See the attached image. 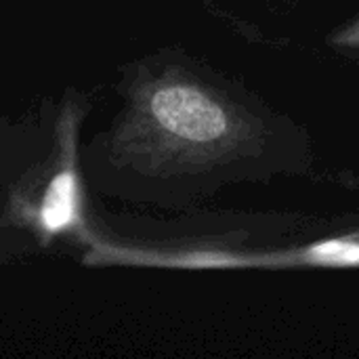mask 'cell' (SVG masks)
I'll return each instance as SVG.
<instances>
[{"label": "cell", "instance_id": "6da1fadb", "mask_svg": "<svg viewBox=\"0 0 359 359\" xmlns=\"http://www.w3.org/2000/svg\"><path fill=\"white\" fill-rule=\"evenodd\" d=\"M139 109H143V116L154 130L175 139L210 143L227 133V114L208 95L194 86H156Z\"/></svg>", "mask_w": 359, "mask_h": 359}, {"label": "cell", "instance_id": "7a4b0ae2", "mask_svg": "<svg viewBox=\"0 0 359 359\" xmlns=\"http://www.w3.org/2000/svg\"><path fill=\"white\" fill-rule=\"evenodd\" d=\"M67 122L65 139L61 141V156L50 166V172L34 202H27L21 210L25 221L42 240H53L80 225L82 191L80 179L74 166V128Z\"/></svg>", "mask_w": 359, "mask_h": 359}, {"label": "cell", "instance_id": "3957f363", "mask_svg": "<svg viewBox=\"0 0 359 359\" xmlns=\"http://www.w3.org/2000/svg\"><path fill=\"white\" fill-rule=\"evenodd\" d=\"M316 257L324 259V261H343V263H359V246L353 244H326L313 250Z\"/></svg>", "mask_w": 359, "mask_h": 359}]
</instances>
